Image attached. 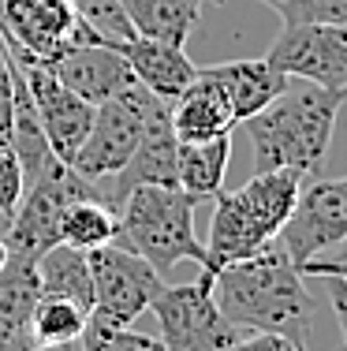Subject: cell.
<instances>
[{
  "mask_svg": "<svg viewBox=\"0 0 347 351\" xmlns=\"http://www.w3.org/2000/svg\"><path fill=\"white\" fill-rule=\"evenodd\" d=\"M266 60L287 79L347 94V23H295L272 41Z\"/></svg>",
  "mask_w": 347,
  "mask_h": 351,
  "instance_id": "30bf717a",
  "label": "cell"
},
{
  "mask_svg": "<svg viewBox=\"0 0 347 351\" xmlns=\"http://www.w3.org/2000/svg\"><path fill=\"white\" fill-rule=\"evenodd\" d=\"M347 239V176L340 180H313L303 183V195L292 217L284 221L277 243L287 250L295 265H307L313 258H325Z\"/></svg>",
  "mask_w": 347,
  "mask_h": 351,
  "instance_id": "9c48e42d",
  "label": "cell"
},
{
  "mask_svg": "<svg viewBox=\"0 0 347 351\" xmlns=\"http://www.w3.org/2000/svg\"><path fill=\"white\" fill-rule=\"evenodd\" d=\"M202 71L224 90L231 112H235V123H246L254 112H261L266 105H272L287 86H292V79H287L284 71L272 68L266 56H261V60L209 64V68H202Z\"/></svg>",
  "mask_w": 347,
  "mask_h": 351,
  "instance_id": "9a60e30c",
  "label": "cell"
},
{
  "mask_svg": "<svg viewBox=\"0 0 347 351\" xmlns=\"http://www.w3.org/2000/svg\"><path fill=\"white\" fill-rule=\"evenodd\" d=\"M347 97L313 82H292L284 94L246 120L254 172L295 169L318 176Z\"/></svg>",
  "mask_w": 347,
  "mask_h": 351,
  "instance_id": "7a4b0ae2",
  "label": "cell"
},
{
  "mask_svg": "<svg viewBox=\"0 0 347 351\" xmlns=\"http://www.w3.org/2000/svg\"><path fill=\"white\" fill-rule=\"evenodd\" d=\"M8 265V243H4V236H0V269Z\"/></svg>",
  "mask_w": 347,
  "mask_h": 351,
  "instance_id": "d6a6232c",
  "label": "cell"
},
{
  "mask_svg": "<svg viewBox=\"0 0 347 351\" xmlns=\"http://www.w3.org/2000/svg\"><path fill=\"white\" fill-rule=\"evenodd\" d=\"M71 8L97 30L101 38H112V41H123V38H135L127 15H123V4L120 0H68Z\"/></svg>",
  "mask_w": 347,
  "mask_h": 351,
  "instance_id": "d4e9b609",
  "label": "cell"
},
{
  "mask_svg": "<svg viewBox=\"0 0 347 351\" xmlns=\"http://www.w3.org/2000/svg\"><path fill=\"white\" fill-rule=\"evenodd\" d=\"M19 68H23V79H27L30 97H34L38 123H41V135H45L49 149H53V157H60L64 165H71L79 154V146L90 135L97 105H90V101H82L79 94H71L45 64H19Z\"/></svg>",
  "mask_w": 347,
  "mask_h": 351,
  "instance_id": "8fae6325",
  "label": "cell"
},
{
  "mask_svg": "<svg viewBox=\"0 0 347 351\" xmlns=\"http://www.w3.org/2000/svg\"><path fill=\"white\" fill-rule=\"evenodd\" d=\"M150 311L161 325L164 351H228L239 329L220 314L213 299V273H202L191 284H176L153 299Z\"/></svg>",
  "mask_w": 347,
  "mask_h": 351,
  "instance_id": "ba28073f",
  "label": "cell"
},
{
  "mask_svg": "<svg viewBox=\"0 0 347 351\" xmlns=\"http://www.w3.org/2000/svg\"><path fill=\"white\" fill-rule=\"evenodd\" d=\"M49 71H53L71 94H79L82 101H90V105H105L109 97L123 94L127 86H135V75H131L127 60L112 49V38L68 49L60 60L49 64Z\"/></svg>",
  "mask_w": 347,
  "mask_h": 351,
  "instance_id": "7c38bea8",
  "label": "cell"
},
{
  "mask_svg": "<svg viewBox=\"0 0 347 351\" xmlns=\"http://www.w3.org/2000/svg\"><path fill=\"white\" fill-rule=\"evenodd\" d=\"M105 41L68 0H8L0 8V45L19 64H53L68 49Z\"/></svg>",
  "mask_w": 347,
  "mask_h": 351,
  "instance_id": "277c9868",
  "label": "cell"
},
{
  "mask_svg": "<svg viewBox=\"0 0 347 351\" xmlns=\"http://www.w3.org/2000/svg\"><path fill=\"white\" fill-rule=\"evenodd\" d=\"M321 280H325L329 303H333V311H336V322H340V332H344V348H347V277L321 273Z\"/></svg>",
  "mask_w": 347,
  "mask_h": 351,
  "instance_id": "f546056e",
  "label": "cell"
},
{
  "mask_svg": "<svg viewBox=\"0 0 347 351\" xmlns=\"http://www.w3.org/2000/svg\"><path fill=\"white\" fill-rule=\"evenodd\" d=\"M266 8L284 19V27L295 23H347V0H261Z\"/></svg>",
  "mask_w": 347,
  "mask_h": 351,
  "instance_id": "cb8c5ba5",
  "label": "cell"
},
{
  "mask_svg": "<svg viewBox=\"0 0 347 351\" xmlns=\"http://www.w3.org/2000/svg\"><path fill=\"white\" fill-rule=\"evenodd\" d=\"M79 198H97L94 187H90V180H82V176L64 161H49L45 169L27 183L19 210L8 221V236H4L8 250H12V254L38 258L41 250L60 243V239H56L60 217L71 202H79Z\"/></svg>",
  "mask_w": 347,
  "mask_h": 351,
  "instance_id": "52a82bcc",
  "label": "cell"
},
{
  "mask_svg": "<svg viewBox=\"0 0 347 351\" xmlns=\"http://www.w3.org/2000/svg\"><path fill=\"white\" fill-rule=\"evenodd\" d=\"M12 123H15V82L8 53L0 45V149H12Z\"/></svg>",
  "mask_w": 347,
  "mask_h": 351,
  "instance_id": "83f0119b",
  "label": "cell"
},
{
  "mask_svg": "<svg viewBox=\"0 0 347 351\" xmlns=\"http://www.w3.org/2000/svg\"><path fill=\"white\" fill-rule=\"evenodd\" d=\"M344 351H347V348H344Z\"/></svg>",
  "mask_w": 347,
  "mask_h": 351,
  "instance_id": "8d00e7d4",
  "label": "cell"
},
{
  "mask_svg": "<svg viewBox=\"0 0 347 351\" xmlns=\"http://www.w3.org/2000/svg\"><path fill=\"white\" fill-rule=\"evenodd\" d=\"M228 351H307V348H299L295 340L280 337V332H258V329H250V332H239L235 344H231Z\"/></svg>",
  "mask_w": 347,
  "mask_h": 351,
  "instance_id": "f1b7e54d",
  "label": "cell"
},
{
  "mask_svg": "<svg viewBox=\"0 0 347 351\" xmlns=\"http://www.w3.org/2000/svg\"><path fill=\"white\" fill-rule=\"evenodd\" d=\"M30 351H82V340H68V344H34Z\"/></svg>",
  "mask_w": 347,
  "mask_h": 351,
  "instance_id": "1f68e13d",
  "label": "cell"
},
{
  "mask_svg": "<svg viewBox=\"0 0 347 351\" xmlns=\"http://www.w3.org/2000/svg\"><path fill=\"white\" fill-rule=\"evenodd\" d=\"M194 198L179 187H135L123 198L120 232L123 247L153 265L161 277H168L179 262H194L198 269H209V254L194 236Z\"/></svg>",
  "mask_w": 347,
  "mask_h": 351,
  "instance_id": "3957f363",
  "label": "cell"
},
{
  "mask_svg": "<svg viewBox=\"0 0 347 351\" xmlns=\"http://www.w3.org/2000/svg\"><path fill=\"white\" fill-rule=\"evenodd\" d=\"M213 299L239 332H280L307 348L313 325V295L307 291L303 269L287 258V250L277 239L254 258L231 262L213 273Z\"/></svg>",
  "mask_w": 347,
  "mask_h": 351,
  "instance_id": "6da1fadb",
  "label": "cell"
},
{
  "mask_svg": "<svg viewBox=\"0 0 347 351\" xmlns=\"http://www.w3.org/2000/svg\"><path fill=\"white\" fill-rule=\"evenodd\" d=\"M112 49L127 60L131 75H135L138 86H146L153 97L161 101H176L187 86L194 82V60L176 45H164V41H153V38H123V41H112Z\"/></svg>",
  "mask_w": 347,
  "mask_h": 351,
  "instance_id": "5bb4252c",
  "label": "cell"
},
{
  "mask_svg": "<svg viewBox=\"0 0 347 351\" xmlns=\"http://www.w3.org/2000/svg\"><path fill=\"white\" fill-rule=\"evenodd\" d=\"M303 183H307L303 172L272 169V172H254V180L246 183V187H239V195L246 198V206L254 210V217L266 224L272 236H280L284 221L292 217L295 202H299V195H303Z\"/></svg>",
  "mask_w": 347,
  "mask_h": 351,
  "instance_id": "44dd1931",
  "label": "cell"
},
{
  "mask_svg": "<svg viewBox=\"0 0 347 351\" xmlns=\"http://www.w3.org/2000/svg\"><path fill=\"white\" fill-rule=\"evenodd\" d=\"M321 273L347 277V258H313V262L303 265V277H321Z\"/></svg>",
  "mask_w": 347,
  "mask_h": 351,
  "instance_id": "4dcf8cb0",
  "label": "cell"
},
{
  "mask_svg": "<svg viewBox=\"0 0 347 351\" xmlns=\"http://www.w3.org/2000/svg\"><path fill=\"white\" fill-rule=\"evenodd\" d=\"M344 97H347V94H344Z\"/></svg>",
  "mask_w": 347,
  "mask_h": 351,
  "instance_id": "74e56055",
  "label": "cell"
},
{
  "mask_svg": "<svg viewBox=\"0 0 347 351\" xmlns=\"http://www.w3.org/2000/svg\"><path fill=\"white\" fill-rule=\"evenodd\" d=\"M344 123H347V108H344Z\"/></svg>",
  "mask_w": 347,
  "mask_h": 351,
  "instance_id": "e575fe53",
  "label": "cell"
},
{
  "mask_svg": "<svg viewBox=\"0 0 347 351\" xmlns=\"http://www.w3.org/2000/svg\"><path fill=\"white\" fill-rule=\"evenodd\" d=\"M82 351H164L161 337H146L135 329H94L82 332Z\"/></svg>",
  "mask_w": 347,
  "mask_h": 351,
  "instance_id": "484cf974",
  "label": "cell"
},
{
  "mask_svg": "<svg viewBox=\"0 0 347 351\" xmlns=\"http://www.w3.org/2000/svg\"><path fill=\"white\" fill-rule=\"evenodd\" d=\"M164 101L153 97L146 86H127L123 94L109 97L105 105L94 108V123H90V135L86 142L79 146L75 169L82 180L90 183H101V180H112L116 172L127 169V161L135 157L138 142H142V131H146V120L153 116V108H161Z\"/></svg>",
  "mask_w": 347,
  "mask_h": 351,
  "instance_id": "5b68a950",
  "label": "cell"
},
{
  "mask_svg": "<svg viewBox=\"0 0 347 351\" xmlns=\"http://www.w3.org/2000/svg\"><path fill=\"white\" fill-rule=\"evenodd\" d=\"M120 4L138 38H153L183 49L202 19V8L213 0H120Z\"/></svg>",
  "mask_w": 347,
  "mask_h": 351,
  "instance_id": "ac0fdd59",
  "label": "cell"
},
{
  "mask_svg": "<svg viewBox=\"0 0 347 351\" xmlns=\"http://www.w3.org/2000/svg\"><path fill=\"white\" fill-rule=\"evenodd\" d=\"M38 299H71L82 311H94V277L86 250L53 243L38 254Z\"/></svg>",
  "mask_w": 347,
  "mask_h": 351,
  "instance_id": "d6986e66",
  "label": "cell"
},
{
  "mask_svg": "<svg viewBox=\"0 0 347 351\" xmlns=\"http://www.w3.org/2000/svg\"><path fill=\"white\" fill-rule=\"evenodd\" d=\"M272 239L277 236L254 217V210L246 206V198L239 195V191H220V195L213 198L209 243H205L209 269H202V273H217L231 262L254 258L258 250H266Z\"/></svg>",
  "mask_w": 347,
  "mask_h": 351,
  "instance_id": "4fadbf2b",
  "label": "cell"
},
{
  "mask_svg": "<svg viewBox=\"0 0 347 351\" xmlns=\"http://www.w3.org/2000/svg\"><path fill=\"white\" fill-rule=\"evenodd\" d=\"M23 191H27V176H23V165L12 149H0V217L12 221L15 210L23 202Z\"/></svg>",
  "mask_w": 347,
  "mask_h": 351,
  "instance_id": "4316f807",
  "label": "cell"
},
{
  "mask_svg": "<svg viewBox=\"0 0 347 351\" xmlns=\"http://www.w3.org/2000/svg\"><path fill=\"white\" fill-rule=\"evenodd\" d=\"M4 4H8V0H0V8H4Z\"/></svg>",
  "mask_w": 347,
  "mask_h": 351,
  "instance_id": "d590c367",
  "label": "cell"
},
{
  "mask_svg": "<svg viewBox=\"0 0 347 351\" xmlns=\"http://www.w3.org/2000/svg\"><path fill=\"white\" fill-rule=\"evenodd\" d=\"M168 112H172V131H176L179 142L220 138V135H231V128H235V112H231L224 90L202 68H198L191 86L172 101Z\"/></svg>",
  "mask_w": 347,
  "mask_h": 351,
  "instance_id": "e0dca14e",
  "label": "cell"
},
{
  "mask_svg": "<svg viewBox=\"0 0 347 351\" xmlns=\"http://www.w3.org/2000/svg\"><path fill=\"white\" fill-rule=\"evenodd\" d=\"M228 157H231V135L205 142H179V169H176L179 191H187L194 202L217 198L224 191Z\"/></svg>",
  "mask_w": 347,
  "mask_h": 351,
  "instance_id": "ffe728a7",
  "label": "cell"
},
{
  "mask_svg": "<svg viewBox=\"0 0 347 351\" xmlns=\"http://www.w3.org/2000/svg\"><path fill=\"white\" fill-rule=\"evenodd\" d=\"M38 306V258L12 254L0 269V351H30V314Z\"/></svg>",
  "mask_w": 347,
  "mask_h": 351,
  "instance_id": "2e32d148",
  "label": "cell"
},
{
  "mask_svg": "<svg viewBox=\"0 0 347 351\" xmlns=\"http://www.w3.org/2000/svg\"><path fill=\"white\" fill-rule=\"evenodd\" d=\"M333 258H347V239H344V243H340V247L333 250Z\"/></svg>",
  "mask_w": 347,
  "mask_h": 351,
  "instance_id": "836d02e7",
  "label": "cell"
},
{
  "mask_svg": "<svg viewBox=\"0 0 347 351\" xmlns=\"http://www.w3.org/2000/svg\"><path fill=\"white\" fill-rule=\"evenodd\" d=\"M86 325L90 311H82L71 299H38L30 314V337L34 344H68V340H82Z\"/></svg>",
  "mask_w": 347,
  "mask_h": 351,
  "instance_id": "603a6c76",
  "label": "cell"
},
{
  "mask_svg": "<svg viewBox=\"0 0 347 351\" xmlns=\"http://www.w3.org/2000/svg\"><path fill=\"white\" fill-rule=\"evenodd\" d=\"M116 232H120V221H116V213L101 198H79V202H71L64 210L56 239L90 254V250H97L105 243H116Z\"/></svg>",
  "mask_w": 347,
  "mask_h": 351,
  "instance_id": "7402d4cb",
  "label": "cell"
},
{
  "mask_svg": "<svg viewBox=\"0 0 347 351\" xmlns=\"http://www.w3.org/2000/svg\"><path fill=\"white\" fill-rule=\"evenodd\" d=\"M90 277H94V329H131L138 314L153 306V299L164 291V277L135 250L105 243L90 250Z\"/></svg>",
  "mask_w": 347,
  "mask_h": 351,
  "instance_id": "8992f818",
  "label": "cell"
}]
</instances>
